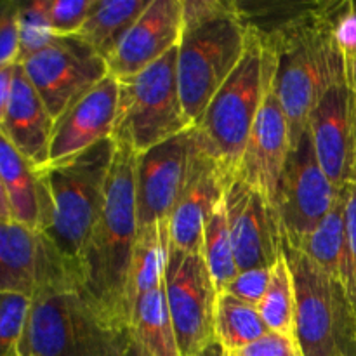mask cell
<instances>
[{
    "mask_svg": "<svg viewBox=\"0 0 356 356\" xmlns=\"http://www.w3.org/2000/svg\"><path fill=\"white\" fill-rule=\"evenodd\" d=\"M266 31L277 56L273 90L287 115L296 148L323 94L334 83L346 82V63L334 40L323 2L305 3Z\"/></svg>",
    "mask_w": 356,
    "mask_h": 356,
    "instance_id": "6da1fadb",
    "label": "cell"
},
{
    "mask_svg": "<svg viewBox=\"0 0 356 356\" xmlns=\"http://www.w3.org/2000/svg\"><path fill=\"white\" fill-rule=\"evenodd\" d=\"M202 256L207 263L219 294H222L228 289V285L235 280L236 275L240 273L238 264H236L235 259V250H233L225 200L219 204V207L216 209L214 214L211 216L209 222L205 225L204 252H202Z\"/></svg>",
    "mask_w": 356,
    "mask_h": 356,
    "instance_id": "83f0119b",
    "label": "cell"
},
{
    "mask_svg": "<svg viewBox=\"0 0 356 356\" xmlns=\"http://www.w3.org/2000/svg\"><path fill=\"white\" fill-rule=\"evenodd\" d=\"M232 356H233V355H232Z\"/></svg>",
    "mask_w": 356,
    "mask_h": 356,
    "instance_id": "b9f144b4",
    "label": "cell"
},
{
    "mask_svg": "<svg viewBox=\"0 0 356 356\" xmlns=\"http://www.w3.org/2000/svg\"><path fill=\"white\" fill-rule=\"evenodd\" d=\"M298 296V341L306 356H356V309L343 282L284 245Z\"/></svg>",
    "mask_w": 356,
    "mask_h": 356,
    "instance_id": "ba28073f",
    "label": "cell"
},
{
    "mask_svg": "<svg viewBox=\"0 0 356 356\" xmlns=\"http://www.w3.org/2000/svg\"><path fill=\"white\" fill-rule=\"evenodd\" d=\"M152 2L153 0H97L79 37L101 58L108 59Z\"/></svg>",
    "mask_w": 356,
    "mask_h": 356,
    "instance_id": "603a6c76",
    "label": "cell"
},
{
    "mask_svg": "<svg viewBox=\"0 0 356 356\" xmlns=\"http://www.w3.org/2000/svg\"><path fill=\"white\" fill-rule=\"evenodd\" d=\"M339 193L341 190L330 183L316 159L308 129L289 155L275 198L284 245L299 247L332 211Z\"/></svg>",
    "mask_w": 356,
    "mask_h": 356,
    "instance_id": "7c38bea8",
    "label": "cell"
},
{
    "mask_svg": "<svg viewBox=\"0 0 356 356\" xmlns=\"http://www.w3.org/2000/svg\"><path fill=\"white\" fill-rule=\"evenodd\" d=\"M129 327L111 322L83 291L33 299L19 356H129Z\"/></svg>",
    "mask_w": 356,
    "mask_h": 356,
    "instance_id": "277c9868",
    "label": "cell"
},
{
    "mask_svg": "<svg viewBox=\"0 0 356 356\" xmlns=\"http://www.w3.org/2000/svg\"><path fill=\"white\" fill-rule=\"evenodd\" d=\"M16 65L0 66V111L6 108L7 101H9L10 90H13L14 73H16Z\"/></svg>",
    "mask_w": 356,
    "mask_h": 356,
    "instance_id": "8d00e7d4",
    "label": "cell"
},
{
    "mask_svg": "<svg viewBox=\"0 0 356 356\" xmlns=\"http://www.w3.org/2000/svg\"><path fill=\"white\" fill-rule=\"evenodd\" d=\"M129 356H152V355H149V353H146V351L143 350V348L139 346V344L136 343L134 339H132L131 350H129Z\"/></svg>",
    "mask_w": 356,
    "mask_h": 356,
    "instance_id": "ab89813d",
    "label": "cell"
},
{
    "mask_svg": "<svg viewBox=\"0 0 356 356\" xmlns=\"http://www.w3.org/2000/svg\"><path fill=\"white\" fill-rule=\"evenodd\" d=\"M49 0L21 2V51L19 61L26 59L51 40L49 28Z\"/></svg>",
    "mask_w": 356,
    "mask_h": 356,
    "instance_id": "f546056e",
    "label": "cell"
},
{
    "mask_svg": "<svg viewBox=\"0 0 356 356\" xmlns=\"http://www.w3.org/2000/svg\"><path fill=\"white\" fill-rule=\"evenodd\" d=\"M334 40L344 63L356 58V0H323Z\"/></svg>",
    "mask_w": 356,
    "mask_h": 356,
    "instance_id": "4dcf8cb0",
    "label": "cell"
},
{
    "mask_svg": "<svg viewBox=\"0 0 356 356\" xmlns=\"http://www.w3.org/2000/svg\"><path fill=\"white\" fill-rule=\"evenodd\" d=\"M356 96V94H355ZM355 177H356V155H355Z\"/></svg>",
    "mask_w": 356,
    "mask_h": 356,
    "instance_id": "60d3db41",
    "label": "cell"
},
{
    "mask_svg": "<svg viewBox=\"0 0 356 356\" xmlns=\"http://www.w3.org/2000/svg\"><path fill=\"white\" fill-rule=\"evenodd\" d=\"M136 162L138 153L117 143L103 212L82 254L83 292L122 327H129L125 289L139 236Z\"/></svg>",
    "mask_w": 356,
    "mask_h": 356,
    "instance_id": "7a4b0ae2",
    "label": "cell"
},
{
    "mask_svg": "<svg viewBox=\"0 0 356 356\" xmlns=\"http://www.w3.org/2000/svg\"><path fill=\"white\" fill-rule=\"evenodd\" d=\"M165 289L181 356H197L216 344L219 291L202 254L184 252L169 242Z\"/></svg>",
    "mask_w": 356,
    "mask_h": 356,
    "instance_id": "30bf717a",
    "label": "cell"
},
{
    "mask_svg": "<svg viewBox=\"0 0 356 356\" xmlns=\"http://www.w3.org/2000/svg\"><path fill=\"white\" fill-rule=\"evenodd\" d=\"M257 312L271 332L298 337V296L294 275L285 252L271 268L270 284Z\"/></svg>",
    "mask_w": 356,
    "mask_h": 356,
    "instance_id": "4316f807",
    "label": "cell"
},
{
    "mask_svg": "<svg viewBox=\"0 0 356 356\" xmlns=\"http://www.w3.org/2000/svg\"><path fill=\"white\" fill-rule=\"evenodd\" d=\"M225 207L238 270L273 268L284 254V232L277 205L233 177L225 195Z\"/></svg>",
    "mask_w": 356,
    "mask_h": 356,
    "instance_id": "5bb4252c",
    "label": "cell"
},
{
    "mask_svg": "<svg viewBox=\"0 0 356 356\" xmlns=\"http://www.w3.org/2000/svg\"><path fill=\"white\" fill-rule=\"evenodd\" d=\"M86 277L49 238L13 219H0V292L35 299L54 292L83 291Z\"/></svg>",
    "mask_w": 356,
    "mask_h": 356,
    "instance_id": "9c48e42d",
    "label": "cell"
},
{
    "mask_svg": "<svg viewBox=\"0 0 356 356\" xmlns=\"http://www.w3.org/2000/svg\"><path fill=\"white\" fill-rule=\"evenodd\" d=\"M277 56L266 30L250 23L242 61L197 120L205 148L232 177L236 176L254 124L273 89Z\"/></svg>",
    "mask_w": 356,
    "mask_h": 356,
    "instance_id": "3957f363",
    "label": "cell"
},
{
    "mask_svg": "<svg viewBox=\"0 0 356 356\" xmlns=\"http://www.w3.org/2000/svg\"><path fill=\"white\" fill-rule=\"evenodd\" d=\"M346 82L351 87V90L356 94V58L346 63Z\"/></svg>",
    "mask_w": 356,
    "mask_h": 356,
    "instance_id": "74e56055",
    "label": "cell"
},
{
    "mask_svg": "<svg viewBox=\"0 0 356 356\" xmlns=\"http://www.w3.org/2000/svg\"><path fill=\"white\" fill-rule=\"evenodd\" d=\"M120 83L108 75L54 120L47 165L68 162L103 139L113 138Z\"/></svg>",
    "mask_w": 356,
    "mask_h": 356,
    "instance_id": "2e32d148",
    "label": "cell"
},
{
    "mask_svg": "<svg viewBox=\"0 0 356 356\" xmlns=\"http://www.w3.org/2000/svg\"><path fill=\"white\" fill-rule=\"evenodd\" d=\"M292 152L289 120L271 89L254 124L236 176L275 204L282 172Z\"/></svg>",
    "mask_w": 356,
    "mask_h": 356,
    "instance_id": "ffe728a7",
    "label": "cell"
},
{
    "mask_svg": "<svg viewBox=\"0 0 356 356\" xmlns=\"http://www.w3.org/2000/svg\"><path fill=\"white\" fill-rule=\"evenodd\" d=\"M21 51V2L0 3V66L16 65Z\"/></svg>",
    "mask_w": 356,
    "mask_h": 356,
    "instance_id": "d6a6232c",
    "label": "cell"
},
{
    "mask_svg": "<svg viewBox=\"0 0 356 356\" xmlns=\"http://www.w3.org/2000/svg\"><path fill=\"white\" fill-rule=\"evenodd\" d=\"M197 356H232V355L226 353V351L222 350V348L219 346V344H212V346L209 348V350H205L204 353H200V355H197Z\"/></svg>",
    "mask_w": 356,
    "mask_h": 356,
    "instance_id": "f35d334b",
    "label": "cell"
},
{
    "mask_svg": "<svg viewBox=\"0 0 356 356\" xmlns=\"http://www.w3.org/2000/svg\"><path fill=\"white\" fill-rule=\"evenodd\" d=\"M346 202L348 186L341 190L332 211L325 219L299 243V247H294L341 282H344L346 273Z\"/></svg>",
    "mask_w": 356,
    "mask_h": 356,
    "instance_id": "cb8c5ba5",
    "label": "cell"
},
{
    "mask_svg": "<svg viewBox=\"0 0 356 356\" xmlns=\"http://www.w3.org/2000/svg\"><path fill=\"white\" fill-rule=\"evenodd\" d=\"M115 153L117 141L108 138L68 162L44 167L54 200V222L47 235L80 266L83 249L103 212Z\"/></svg>",
    "mask_w": 356,
    "mask_h": 356,
    "instance_id": "8992f818",
    "label": "cell"
},
{
    "mask_svg": "<svg viewBox=\"0 0 356 356\" xmlns=\"http://www.w3.org/2000/svg\"><path fill=\"white\" fill-rule=\"evenodd\" d=\"M21 66L54 120L110 75L106 59L79 35H52L44 47L23 59Z\"/></svg>",
    "mask_w": 356,
    "mask_h": 356,
    "instance_id": "8fae6325",
    "label": "cell"
},
{
    "mask_svg": "<svg viewBox=\"0 0 356 356\" xmlns=\"http://www.w3.org/2000/svg\"><path fill=\"white\" fill-rule=\"evenodd\" d=\"M346 273H344V287L350 294L351 302L356 309V183L348 184L346 202Z\"/></svg>",
    "mask_w": 356,
    "mask_h": 356,
    "instance_id": "e575fe53",
    "label": "cell"
},
{
    "mask_svg": "<svg viewBox=\"0 0 356 356\" xmlns=\"http://www.w3.org/2000/svg\"><path fill=\"white\" fill-rule=\"evenodd\" d=\"M113 139L138 155L193 127L177 82V47L131 79L118 80Z\"/></svg>",
    "mask_w": 356,
    "mask_h": 356,
    "instance_id": "52a82bcc",
    "label": "cell"
},
{
    "mask_svg": "<svg viewBox=\"0 0 356 356\" xmlns=\"http://www.w3.org/2000/svg\"><path fill=\"white\" fill-rule=\"evenodd\" d=\"M169 221L159 226L139 229L138 243L132 256L127 277L125 301H127L129 322L134 302L148 291L160 285L165 277L167 249H169Z\"/></svg>",
    "mask_w": 356,
    "mask_h": 356,
    "instance_id": "d4e9b609",
    "label": "cell"
},
{
    "mask_svg": "<svg viewBox=\"0 0 356 356\" xmlns=\"http://www.w3.org/2000/svg\"><path fill=\"white\" fill-rule=\"evenodd\" d=\"M132 339L152 356H181L167 301L165 277L134 302L129 322Z\"/></svg>",
    "mask_w": 356,
    "mask_h": 356,
    "instance_id": "7402d4cb",
    "label": "cell"
},
{
    "mask_svg": "<svg viewBox=\"0 0 356 356\" xmlns=\"http://www.w3.org/2000/svg\"><path fill=\"white\" fill-rule=\"evenodd\" d=\"M0 219H13L47 233L54 222V200L44 169L24 159L0 136Z\"/></svg>",
    "mask_w": 356,
    "mask_h": 356,
    "instance_id": "d6986e66",
    "label": "cell"
},
{
    "mask_svg": "<svg viewBox=\"0 0 356 356\" xmlns=\"http://www.w3.org/2000/svg\"><path fill=\"white\" fill-rule=\"evenodd\" d=\"M232 179L202 141L193 174L169 218V236L174 247L191 254L204 252L205 225L225 200Z\"/></svg>",
    "mask_w": 356,
    "mask_h": 356,
    "instance_id": "ac0fdd59",
    "label": "cell"
},
{
    "mask_svg": "<svg viewBox=\"0 0 356 356\" xmlns=\"http://www.w3.org/2000/svg\"><path fill=\"white\" fill-rule=\"evenodd\" d=\"M250 23L240 2L214 17L183 24L177 45V82L184 111L193 124L242 61Z\"/></svg>",
    "mask_w": 356,
    "mask_h": 356,
    "instance_id": "5b68a950",
    "label": "cell"
},
{
    "mask_svg": "<svg viewBox=\"0 0 356 356\" xmlns=\"http://www.w3.org/2000/svg\"><path fill=\"white\" fill-rule=\"evenodd\" d=\"M316 159L330 183L343 190L356 183V96L348 82L334 83L309 115Z\"/></svg>",
    "mask_w": 356,
    "mask_h": 356,
    "instance_id": "9a60e30c",
    "label": "cell"
},
{
    "mask_svg": "<svg viewBox=\"0 0 356 356\" xmlns=\"http://www.w3.org/2000/svg\"><path fill=\"white\" fill-rule=\"evenodd\" d=\"M200 146V132L193 125L179 136L138 155L136 198L139 229L169 221L193 174Z\"/></svg>",
    "mask_w": 356,
    "mask_h": 356,
    "instance_id": "4fadbf2b",
    "label": "cell"
},
{
    "mask_svg": "<svg viewBox=\"0 0 356 356\" xmlns=\"http://www.w3.org/2000/svg\"><path fill=\"white\" fill-rule=\"evenodd\" d=\"M233 356H306L298 337L268 332L250 346L243 348Z\"/></svg>",
    "mask_w": 356,
    "mask_h": 356,
    "instance_id": "d590c367",
    "label": "cell"
},
{
    "mask_svg": "<svg viewBox=\"0 0 356 356\" xmlns=\"http://www.w3.org/2000/svg\"><path fill=\"white\" fill-rule=\"evenodd\" d=\"M183 0H153L106 59L110 75L131 79L176 49L183 37Z\"/></svg>",
    "mask_w": 356,
    "mask_h": 356,
    "instance_id": "e0dca14e",
    "label": "cell"
},
{
    "mask_svg": "<svg viewBox=\"0 0 356 356\" xmlns=\"http://www.w3.org/2000/svg\"><path fill=\"white\" fill-rule=\"evenodd\" d=\"M52 129L54 118L24 73L21 63H17L9 101L0 111V136L24 159L44 169L49 163Z\"/></svg>",
    "mask_w": 356,
    "mask_h": 356,
    "instance_id": "44dd1931",
    "label": "cell"
},
{
    "mask_svg": "<svg viewBox=\"0 0 356 356\" xmlns=\"http://www.w3.org/2000/svg\"><path fill=\"white\" fill-rule=\"evenodd\" d=\"M214 332L216 344H219L226 353L235 355L271 330L268 329L257 308L222 292L216 305Z\"/></svg>",
    "mask_w": 356,
    "mask_h": 356,
    "instance_id": "484cf974",
    "label": "cell"
},
{
    "mask_svg": "<svg viewBox=\"0 0 356 356\" xmlns=\"http://www.w3.org/2000/svg\"><path fill=\"white\" fill-rule=\"evenodd\" d=\"M270 277L271 268H256V270L240 271L225 292L257 308L261 299L264 298V292H266L268 284H270Z\"/></svg>",
    "mask_w": 356,
    "mask_h": 356,
    "instance_id": "836d02e7",
    "label": "cell"
},
{
    "mask_svg": "<svg viewBox=\"0 0 356 356\" xmlns=\"http://www.w3.org/2000/svg\"><path fill=\"white\" fill-rule=\"evenodd\" d=\"M33 299L17 292H0V356H19V343Z\"/></svg>",
    "mask_w": 356,
    "mask_h": 356,
    "instance_id": "f1b7e54d",
    "label": "cell"
},
{
    "mask_svg": "<svg viewBox=\"0 0 356 356\" xmlns=\"http://www.w3.org/2000/svg\"><path fill=\"white\" fill-rule=\"evenodd\" d=\"M97 0H49V28L54 37L79 35Z\"/></svg>",
    "mask_w": 356,
    "mask_h": 356,
    "instance_id": "1f68e13d",
    "label": "cell"
}]
</instances>
